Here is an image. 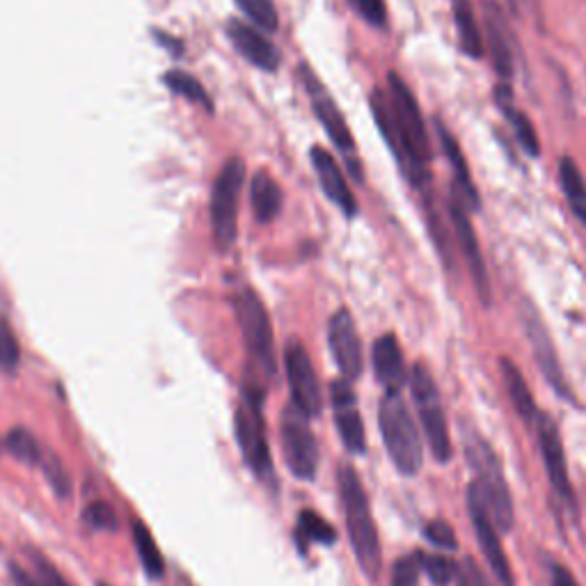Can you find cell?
Here are the masks:
<instances>
[{
  "label": "cell",
  "instance_id": "obj_41",
  "mask_svg": "<svg viewBox=\"0 0 586 586\" xmlns=\"http://www.w3.org/2000/svg\"><path fill=\"white\" fill-rule=\"evenodd\" d=\"M351 5L355 12L365 19L367 23L383 27L387 23V12H385V0H351Z\"/></svg>",
  "mask_w": 586,
  "mask_h": 586
},
{
  "label": "cell",
  "instance_id": "obj_25",
  "mask_svg": "<svg viewBox=\"0 0 586 586\" xmlns=\"http://www.w3.org/2000/svg\"><path fill=\"white\" fill-rule=\"evenodd\" d=\"M501 376H505L507 392H509V399H511L516 412L522 417L527 424H537L539 410H537L532 389H529L522 372L518 369V365H513L509 357H501Z\"/></svg>",
  "mask_w": 586,
  "mask_h": 586
},
{
  "label": "cell",
  "instance_id": "obj_1",
  "mask_svg": "<svg viewBox=\"0 0 586 586\" xmlns=\"http://www.w3.org/2000/svg\"><path fill=\"white\" fill-rule=\"evenodd\" d=\"M389 95L374 90L372 110L376 124L385 137L387 147L401 161L403 170L414 184H427V165L431 161V141L424 126L422 108L417 103L406 80L389 71L387 74Z\"/></svg>",
  "mask_w": 586,
  "mask_h": 586
},
{
  "label": "cell",
  "instance_id": "obj_34",
  "mask_svg": "<svg viewBox=\"0 0 586 586\" xmlns=\"http://www.w3.org/2000/svg\"><path fill=\"white\" fill-rule=\"evenodd\" d=\"M80 518L90 529H95V532H118V527H120V518L115 509L101 499L92 501V505L82 509Z\"/></svg>",
  "mask_w": 586,
  "mask_h": 586
},
{
  "label": "cell",
  "instance_id": "obj_7",
  "mask_svg": "<svg viewBox=\"0 0 586 586\" xmlns=\"http://www.w3.org/2000/svg\"><path fill=\"white\" fill-rule=\"evenodd\" d=\"M410 392H412V401L417 406V412H420L422 429H424V435L429 440V446H431L435 461L446 463L454 454L450 424H446V414L442 408L438 385L424 365L412 367Z\"/></svg>",
  "mask_w": 586,
  "mask_h": 586
},
{
  "label": "cell",
  "instance_id": "obj_37",
  "mask_svg": "<svg viewBox=\"0 0 586 586\" xmlns=\"http://www.w3.org/2000/svg\"><path fill=\"white\" fill-rule=\"evenodd\" d=\"M21 362V346L10 321L0 314V369L14 372Z\"/></svg>",
  "mask_w": 586,
  "mask_h": 586
},
{
  "label": "cell",
  "instance_id": "obj_4",
  "mask_svg": "<svg viewBox=\"0 0 586 586\" xmlns=\"http://www.w3.org/2000/svg\"><path fill=\"white\" fill-rule=\"evenodd\" d=\"M234 431L245 465L253 469L262 482H270L273 458L264 420V387L253 378L243 383L234 410Z\"/></svg>",
  "mask_w": 586,
  "mask_h": 586
},
{
  "label": "cell",
  "instance_id": "obj_42",
  "mask_svg": "<svg viewBox=\"0 0 586 586\" xmlns=\"http://www.w3.org/2000/svg\"><path fill=\"white\" fill-rule=\"evenodd\" d=\"M552 586H579L573 573L564 566H554L552 568Z\"/></svg>",
  "mask_w": 586,
  "mask_h": 586
},
{
  "label": "cell",
  "instance_id": "obj_28",
  "mask_svg": "<svg viewBox=\"0 0 586 586\" xmlns=\"http://www.w3.org/2000/svg\"><path fill=\"white\" fill-rule=\"evenodd\" d=\"M131 534H133L137 560H141L145 573L150 577H163L165 560H163V552H161L156 539L150 532V527L143 520L131 518Z\"/></svg>",
  "mask_w": 586,
  "mask_h": 586
},
{
  "label": "cell",
  "instance_id": "obj_3",
  "mask_svg": "<svg viewBox=\"0 0 586 586\" xmlns=\"http://www.w3.org/2000/svg\"><path fill=\"white\" fill-rule=\"evenodd\" d=\"M467 461L474 469V482L469 484L467 499L488 516V520L499 529V534L511 532L516 522L513 499L495 452L484 440H469Z\"/></svg>",
  "mask_w": 586,
  "mask_h": 586
},
{
  "label": "cell",
  "instance_id": "obj_18",
  "mask_svg": "<svg viewBox=\"0 0 586 586\" xmlns=\"http://www.w3.org/2000/svg\"><path fill=\"white\" fill-rule=\"evenodd\" d=\"M467 509H469V518H472V524H474V534H477V541L482 545L486 562H488L490 571L495 573V582L499 586H516V575H513V568L509 564V556L505 552V545H501L499 529L469 499H467Z\"/></svg>",
  "mask_w": 586,
  "mask_h": 586
},
{
  "label": "cell",
  "instance_id": "obj_6",
  "mask_svg": "<svg viewBox=\"0 0 586 586\" xmlns=\"http://www.w3.org/2000/svg\"><path fill=\"white\" fill-rule=\"evenodd\" d=\"M234 312L239 319V328L243 334V344L247 355L253 357L255 365L266 374H275V342L273 325L268 319V310L257 291L243 287L234 296Z\"/></svg>",
  "mask_w": 586,
  "mask_h": 586
},
{
  "label": "cell",
  "instance_id": "obj_29",
  "mask_svg": "<svg viewBox=\"0 0 586 586\" xmlns=\"http://www.w3.org/2000/svg\"><path fill=\"white\" fill-rule=\"evenodd\" d=\"M560 181L571 211L582 225H586V181L571 156H564L560 163Z\"/></svg>",
  "mask_w": 586,
  "mask_h": 586
},
{
  "label": "cell",
  "instance_id": "obj_36",
  "mask_svg": "<svg viewBox=\"0 0 586 586\" xmlns=\"http://www.w3.org/2000/svg\"><path fill=\"white\" fill-rule=\"evenodd\" d=\"M422 556V571L429 575V579L435 586H446L456 582L458 575V566L454 560L444 554H420Z\"/></svg>",
  "mask_w": 586,
  "mask_h": 586
},
{
  "label": "cell",
  "instance_id": "obj_17",
  "mask_svg": "<svg viewBox=\"0 0 586 586\" xmlns=\"http://www.w3.org/2000/svg\"><path fill=\"white\" fill-rule=\"evenodd\" d=\"M450 218H452L454 234H456L458 245H461V253L467 262L469 275L474 280V287H477L482 302L490 305V280H488L486 262H484L482 247H479V239H477V232H474V228H472V220H469L465 207L461 202H456V198L450 202Z\"/></svg>",
  "mask_w": 586,
  "mask_h": 586
},
{
  "label": "cell",
  "instance_id": "obj_14",
  "mask_svg": "<svg viewBox=\"0 0 586 586\" xmlns=\"http://www.w3.org/2000/svg\"><path fill=\"white\" fill-rule=\"evenodd\" d=\"M330 401H332V412H334V424H338L340 438L346 446V452L360 456L367 450V433H365V422H362V414L357 408V397L351 380L340 378L332 380L330 385Z\"/></svg>",
  "mask_w": 586,
  "mask_h": 586
},
{
  "label": "cell",
  "instance_id": "obj_11",
  "mask_svg": "<svg viewBox=\"0 0 586 586\" xmlns=\"http://www.w3.org/2000/svg\"><path fill=\"white\" fill-rule=\"evenodd\" d=\"M287 380L291 389V403L298 406L307 417H319L323 410V395L317 369L310 360V353L302 344L291 342L285 351Z\"/></svg>",
  "mask_w": 586,
  "mask_h": 586
},
{
  "label": "cell",
  "instance_id": "obj_2",
  "mask_svg": "<svg viewBox=\"0 0 586 586\" xmlns=\"http://www.w3.org/2000/svg\"><path fill=\"white\" fill-rule=\"evenodd\" d=\"M338 482H340L342 507H344L346 529H349V539L355 552V560L362 573H365L372 582H376L383 568V552H380L378 527L372 516L367 490L365 486H362L355 467L349 463L340 467Z\"/></svg>",
  "mask_w": 586,
  "mask_h": 586
},
{
  "label": "cell",
  "instance_id": "obj_38",
  "mask_svg": "<svg viewBox=\"0 0 586 586\" xmlns=\"http://www.w3.org/2000/svg\"><path fill=\"white\" fill-rule=\"evenodd\" d=\"M420 575H422L420 552L406 554L395 564L392 582H389V586H420Z\"/></svg>",
  "mask_w": 586,
  "mask_h": 586
},
{
  "label": "cell",
  "instance_id": "obj_23",
  "mask_svg": "<svg viewBox=\"0 0 586 586\" xmlns=\"http://www.w3.org/2000/svg\"><path fill=\"white\" fill-rule=\"evenodd\" d=\"M14 586H71L55 564L37 550H27V566L10 564Z\"/></svg>",
  "mask_w": 586,
  "mask_h": 586
},
{
  "label": "cell",
  "instance_id": "obj_21",
  "mask_svg": "<svg viewBox=\"0 0 586 586\" xmlns=\"http://www.w3.org/2000/svg\"><path fill=\"white\" fill-rule=\"evenodd\" d=\"M310 156H312V167H314L317 179L325 192V198L334 207H340V211H344L349 218H353L357 213V202L353 198V192L346 184V177L342 173V167L338 165V161H334L321 147H314Z\"/></svg>",
  "mask_w": 586,
  "mask_h": 586
},
{
  "label": "cell",
  "instance_id": "obj_44",
  "mask_svg": "<svg viewBox=\"0 0 586 586\" xmlns=\"http://www.w3.org/2000/svg\"><path fill=\"white\" fill-rule=\"evenodd\" d=\"M511 3H516V0H511Z\"/></svg>",
  "mask_w": 586,
  "mask_h": 586
},
{
  "label": "cell",
  "instance_id": "obj_16",
  "mask_svg": "<svg viewBox=\"0 0 586 586\" xmlns=\"http://www.w3.org/2000/svg\"><path fill=\"white\" fill-rule=\"evenodd\" d=\"M482 16H484V31H486L488 48H490L493 67L497 76L507 82L516 74L513 35L509 27V19L505 12H501L497 0H482Z\"/></svg>",
  "mask_w": 586,
  "mask_h": 586
},
{
  "label": "cell",
  "instance_id": "obj_15",
  "mask_svg": "<svg viewBox=\"0 0 586 586\" xmlns=\"http://www.w3.org/2000/svg\"><path fill=\"white\" fill-rule=\"evenodd\" d=\"M328 344L334 357V365L342 372L346 380H355L362 376L365 357H362L360 334L355 321L349 310H338L328 323Z\"/></svg>",
  "mask_w": 586,
  "mask_h": 586
},
{
  "label": "cell",
  "instance_id": "obj_22",
  "mask_svg": "<svg viewBox=\"0 0 586 586\" xmlns=\"http://www.w3.org/2000/svg\"><path fill=\"white\" fill-rule=\"evenodd\" d=\"M372 362L374 374L385 387V392H401L406 383V362L395 334H383V338L376 340L372 349Z\"/></svg>",
  "mask_w": 586,
  "mask_h": 586
},
{
  "label": "cell",
  "instance_id": "obj_12",
  "mask_svg": "<svg viewBox=\"0 0 586 586\" xmlns=\"http://www.w3.org/2000/svg\"><path fill=\"white\" fill-rule=\"evenodd\" d=\"M522 325H524L527 340H529V344H532L534 357L539 362L545 380L554 387L556 395L564 397V399H573V392H571L568 380L564 376L562 362H560V355H556L554 342L550 338V332H548L541 314L537 312V307L529 300L522 302Z\"/></svg>",
  "mask_w": 586,
  "mask_h": 586
},
{
  "label": "cell",
  "instance_id": "obj_20",
  "mask_svg": "<svg viewBox=\"0 0 586 586\" xmlns=\"http://www.w3.org/2000/svg\"><path fill=\"white\" fill-rule=\"evenodd\" d=\"M435 131L440 137V147L446 156V163L452 165V173H454V198H458V202L463 207H467L469 211H479L482 209L479 192L469 177V167H467V161H465V154H463L458 141L440 120H435Z\"/></svg>",
  "mask_w": 586,
  "mask_h": 586
},
{
  "label": "cell",
  "instance_id": "obj_35",
  "mask_svg": "<svg viewBox=\"0 0 586 586\" xmlns=\"http://www.w3.org/2000/svg\"><path fill=\"white\" fill-rule=\"evenodd\" d=\"M40 467L44 469L46 482L51 484V488L55 490V495L67 499L71 495V477H69V472H67L65 463L58 456H55L53 452H44Z\"/></svg>",
  "mask_w": 586,
  "mask_h": 586
},
{
  "label": "cell",
  "instance_id": "obj_19",
  "mask_svg": "<svg viewBox=\"0 0 586 586\" xmlns=\"http://www.w3.org/2000/svg\"><path fill=\"white\" fill-rule=\"evenodd\" d=\"M228 37L232 40L234 48L243 55L247 63H253L255 67L264 71H275L280 67V51L275 48L270 40L257 27L241 23V21H230L228 23Z\"/></svg>",
  "mask_w": 586,
  "mask_h": 586
},
{
  "label": "cell",
  "instance_id": "obj_13",
  "mask_svg": "<svg viewBox=\"0 0 586 586\" xmlns=\"http://www.w3.org/2000/svg\"><path fill=\"white\" fill-rule=\"evenodd\" d=\"M300 74H302L305 90H307V95H310L314 113H317L321 126L325 129V133L330 135L332 145L338 147L349 161H353L355 143H353L351 129L342 115V110L338 108V103H334V99L330 97V92L325 90V86L317 78V74L310 67L300 65Z\"/></svg>",
  "mask_w": 586,
  "mask_h": 586
},
{
  "label": "cell",
  "instance_id": "obj_24",
  "mask_svg": "<svg viewBox=\"0 0 586 586\" xmlns=\"http://www.w3.org/2000/svg\"><path fill=\"white\" fill-rule=\"evenodd\" d=\"M497 97V103L501 108V113H505L509 118V124L518 137L520 147L529 154V156H539L541 154V143H539V133L532 124V120H529L524 113H520V110L513 106V95H511V88L507 86V82H501V86L497 88L495 92Z\"/></svg>",
  "mask_w": 586,
  "mask_h": 586
},
{
  "label": "cell",
  "instance_id": "obj_8",
  "mask_svg": "<svg viewBox=\"0 0 586 586\" xmlns=\"http://www.w3.org/2000/svg\"><path fill=\"white\" fill-rule=\"evenodd\" d=\"M245 184V165L239 158H230L222 165L220 175L211 188V230L218 247L230 250L239 230V200Z\"/></svg>",
  "mask_w": 586,
  "mask_h": 586
},
{
  "label": "cell",
  "instance_id": "obj_31",
  "mask_svg": "<svg viewBox=\"0 0 586 586\" xmlns=\"http://www.w3.org/2000/svg\"><path fill=\"white\" fill-rule=\"evenodd\" d=\"M5 446H8V452L21 463H27V465L42 463V456H44L42 444L37 442V438L31 431L23 429V427H14L5 435Z\"/></svg>",
  "mask_w": 586,
  "mask_h": 586
},
{
  "label": "cell",
  "instance_id": "obj_5",
  "mask_svg": "<svg viewBox=\"0 0 586 586\" xmlns=\"http://www.w3.org/2000/svg\"><path fill=\"white\" fill-rule=\"evenodd\" d=\"M378 427L395 467L406 477H414L424 463V446L420 429H417L401 392H385L378 408Z\"/></svg>",
  "mask_w": 586,
  "mask_h": 586
},
{
  "label": "cell",
  "instance_id": "obj_26",
  "mask_svg": "<svg viewBox=\"0 0 586 586\" xmlns=\"http://www.w3.org/2000/svg\"><path fill=\"white\" fill-rule=\"evenodd\" d=\"M283 188L277 184L270 173H257L250 181V202H253V211L262 222H270L283 209Z\"/></svg>",
  "mask_w": 586,
  "mask_h": 586
},
{
  "label": "cell",
  "instance_id": "obj_10",
  "mask_svg": "<svg viewBox=\"0 0 586 586\" xmlns=\"http://www.w3.org/2000/svg\"><path fill=\"white\" fill-rule=\"evenodd\" d=\"M537 433H539L541 456H543V465H545V472H548L550 488L554 490L556 499L562 501L564 509L568 513L577 516L579 505H577V495H575L571 474H568L566 450H564V440H562V433H560V427H556V422L552 420V417L539 412Z\"/></svg>",
  "mask_w": 586,
  "mask_h": 586
},
{
  "label": "cell",
  "instance_id": "obj_33",
  "mask_svg": "<svg viewBox=\"0 0 586 586\" xmlns=\"http://www.w3.org/2000/svg\"><path fill=\"white\" fill-rule=\"evenodd\" d=\"M234 3L259 31L275 33L277 25H280V16H277L273 0H234Z\"/></svg>",
  "mask_w": 586,
  "mask_h": 586
},
{
  "label": "cell",
  "instance_id": "obj_30",
  "mask_svg": "<svg viewBox=\"0 0 586 586\" xmlns=\"http://www.w3.org/2000/svg\"><path fill=\"white\" fill-rule=\"evenodd\" d=\"M296 539L300 550H305L310 543H321V545H332L338 541V532H334V527L321 518L317 511L312 509H305L298 516L296 522Z\"/></svg>",
  "mask_w": 586,
  "mask_h": 586
},
{
  "label": "cell",
  "instance_id": "obj_40",
  "mask_svg": "<svg viewBox=\"0 0 586 586\" xmlns=\"http://www.w3.org/2000/svg\"><path fill=\"white\" fill-rule=\"evenodd\" d=\"M456 586H495L493 579L484 573V568L477 566L474 560H463V564L458 566V575H456Z\"/></svg>",
  "mask_w": 586,
  "mask_h": 586
},
{
  "label": "cell",
  "instance_id": "obj_32",
  "mask_svg": "<svg viewBox=\"0 0 586 586\" xmlns=\"http://www.w3.org/2000/svg\"><path fill=\"white\" fill-rule=\"evenodd\" d=\"M163 80H165L167 90H173L175 95H179V97H184V99H188L192 103H200L207 110H211V99H209L207 90L202 88V82L198 78H192L190 74L175 69V71H167Z\"/></svg>",
  "mask_w": 586,
  "mask_h": 586
},
{
  "label": "cell",
  "instance_id": "obj_43",
  "mask_svg": "<svg viewBox=\"0 0 586 586\" xmlns=\"http://www.w3.org/2000/svg\"><path fill=\"white\" fill-rule=\"evenodd\" d=\"M97 586H110V584H108V582H99Z\"/></svg>",
  "mask_w": 586,
  "mask_h": 586
},
{
  "label": "cell",
  "instance_id": "obj_39",
  "mask_svg": "<svg viewBox=\"0 0 586 586\" xmlns=\"http://www.w3.org/2000/svg\"><path fill=\"white\" fill-rule=\"evenodd\" d=\"M424 537L438 550H456L458 548V539H456L454 527L450 522H446V520H442V518L431 520L424 527Z\"/></svg>",
  "mask_w": 586,
  "mask_h": 586
},
{
  "label": "cell",
  "instance_id": "obj_27",
  "mask_svg": "<svg viewBox=\"0 0 586 586\" xmlns=\"http://www.w3.org/2000/svg\"><path fill=\"white\" fill-rule=\"evenodd\" d=\"M452 14L456 23L458 42L465 55L469 58H482L484 55V35L477 25V14H474L472 0H452Z\"/></svg>",
  "mask_w": 586,
  "mask_h": 586
},
{
  "label": "cell",
  "instance_id": "obj_9",
  "mask_svg": "<svg viewBox=\"0 0 586 586\" xmlns=\"http://www.w3.org/2000/svg\"><path fill=\"white\" fill-rule=\"evenodd\" d=\"M280 442L287 467L296 479L312 482L319 469V444L307 417L298 406L289 403L280 417Z\"/></svg>",
  "mask_w": 586,
  "mask_h": 586
}]
</instances>
